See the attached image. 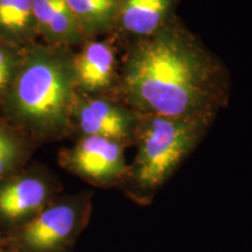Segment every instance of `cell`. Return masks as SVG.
Instances as JSON below:
<instances>
[{
    "label": "cell",
    "instance_id": "14",
    "mask_svg": "<svg viewBox=\"0 0 252 252\" xmlns=\"http://www.w3.org/2000/svg\"><path fill=\"white\" fill-rule=\"evenodd\" d=\"M24 48L0 40V106L17 75Z\"/></svg>",
    "mask_w": 252,
    "mask_h": 252
},
{
    "label": "cell",
    "instance_id": "12",
    "mask_svg": "<svg viewBox=\"0 0 252 252\" xmlns=\"http://www.w3.org/2000/svg\"><path fill=\"white\" fill-rule=\"evenodd\" d=\"M39 147L26 131L0 115V180L27 166Z\"/></svg>",
    "mask_w": 252,
    "mask_h": 252
},
{
    "label": "cell",
    "instance_id": "11",
    "mask_svg": "<svg viewBox=\"0 0 252 252\" xmlns=\"http://www.w3.org/2000/svg\"><path fill=\"white\" fill-rule=\"evenodd\" d=\"M0 40L19 47L39 41L33 0H0Z\"/></svg>",
    "mask_w": 252,
    "mask_h": 252
},
{
    "label": "cell",
    "instance_id": "9",
    "mask_svg": "<svg viewBox=\"0 0 252 252\" xmlns=\"http://www.w3.org/2000/svg\"><path fill=\"white\" fill-rule=\"evenodd\" d=\"M180 0H119L111 35L118 46L147 39L176 17Z\"/></svg>",
    "mask_w": 252,
    "mask_h": 252
},
{
    "label": "cell",
    "instance_id": "5",
    "mask_svg": "<svg viewBox=\"0 0 252 252\" xmlns=\"http://www.w3.org/2000/svg\"><path fill=\"white\" fill-rule=\"evenodd\" d=\"M63 186L48 166L30 162L0 180V234L36 216L62 194Z\"/></svg>",
    "mask_w": 252,
    "mask_h": 252
},
{
    "label": "cell",
    "instance_id": "13",
    "mask_svg": "<svg viewBox=\"0 0 252 252\" xmlns=\"http://www.w3.org/2000/svg\"><path fill=\"white\" fill-rule=\"evenodd\" d=\"M86 40L111 33L117 17L119 0H65Z\"/></svg>",
    "mask_w": 252,
    "mask_h": 252
},
{
    "label": "cell",
    "instance_id": "1",
    "mask_svg": "<svg viewBox=\"0 0 252 252\" xmlns=\"http://www.w3.org/2000/svg\"><path fill=\"white\" fill-rule=\"evenodd\" d=\"M230 94L224 63L178 15L154 35L122 48L115 96L140 115L213 124Z\"/></svg>",
    "mask_w": 252,
    "mask_h": 252
},
{
    "label": "cell",
    "instance_id": "15",
    "mask_svg": "<svg viewBox=\"0 0 252 252\" xmlns=\"http://www.w3.org/2000/svg\"><path fill=\"white\" fill-rule=\"evenodd\" d=\"M0 252H2V248H1V236H0Z\"/></svg>",
    "mask_w": 252,
    "mask_h": 252
},
{
    "label": "cell",
    "instance_id": "3",
    "mask_svg": "<svg viewBox=\"0 0 252 252\" xmlns=\"http://www.w3.org/2000/svg\"><path fill=\"white\" fill-rule=\"evenodd\" d=\"M212 123L141 115L134 160L119 188L139 206H149L206 137Z\"/></svg>",
    "mask_w": 252,
    "mask_h": 252
},
{
    "label": "cell",
    "instance_id": "7",
    "mask_svg": "<svg viewBox=\"0 0 252 252\" xmlns=\"http://www.w3.org/2000/svg\"><path fill=\"white\" fill-rule=\"evenodd\" d=\"M141 115L112 94H78L71 115L69 139L102 137L127 147L133 146Z\"/></svg>",
    "mask_w": 252,
    "mask_h": 252
},
{
    "label": "cell",
    "instance_id": "4",
    "mask_svg": "<svg viewBox=\"0 0 252 252\" xmlns=\"http://www.w3.org/2000/svg\"><path fill=\"white\" fill-rule=\"evenodd\" d=\"M94 193L61 194L36 216L1 236L2 252H72L89 224Z\"/></svg>",
    "mask_w": 252,
    "mask_h": 252
},
{
    "label": "cell",
    "instance_id": "2",
    "mask_svg": "<svg viewBox=\"0 0 252 252\" xmlns=\"http://www.w3.org/2000/svg\"><path fill=\"white\" fill-rule=\"evenodd\" d=\"M75 48L42 41L24 48L0 115L45 145L69 139L77 98L72 58Z\"/></svg>",
    "mask_w": 252,
    "mask_h": 252
},
{
    "label": "cell",
    "instance_id": "10",
    "mask_svg": "<svg viewBox=\"0 0 252 252\" xmlns=\"http://www.w3.org/2000/svg\"><path fill=\"white\" fill-rule=\"evenodd\" d=\"M33 11L42 42L76 49L86 41L65 0H33Z\"/></svg>",
    "mask_w": 252,
    "mask_h": 252
},
{
    "label": "cell",
    "instance_id": "6",
    "mask_svg": "<svg viewBox=\"0 0 252 252\" xmlns=\"http://www.w3.org/2000/svg\"><path fill=\"white\" fill-rule=\"evenodd\" d=\"M126 147L102 137H82L59 152L61 168L94 187L119 189L128 173Z\"/></svg>",
    "mask_w": 252,
    "mask_h": 252
},
{
    "label": "cell",
    "instance_id": "8",
    "mask_svg": "<svg viewBox=\"0 0 252 252\" xmlns=\"http://www.w3.org/2000/svg\"><path fill=\"white\" fill-rule=\"evenodd\" d=\"M122 49L111 35L86 40L72 58L78 94L115 96L121 76Z\"/></svg>",
    "mask_w": 252,
    "mask_h": 252
}]
</instances>
